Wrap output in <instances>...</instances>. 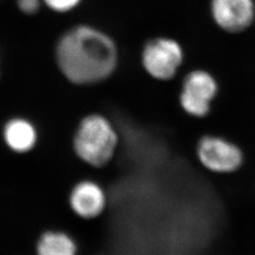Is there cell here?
Segmentation results:
<instances>
[{
  "label": "cell",
  "mask_w": 255,
  "mask_h": 255,
  "mask_svg": "<svg viewBox=\"0 0 255 255\" xmlns=\"http://www.w3.org/2000/svg\"><path fill=\"white\" fill-rule=\"evenodd\" d=\"M57 62L67 80L76 84H94L114 72L118 53L109 37L88 27H75L57 46Z\"/></svg>",
  "instance_id": "1"
},
{
  "label": "cell",
  "mask_w": 255,
  "mask_h": 255,
  "mask_svg": "<svg viewBox=\"0 0 255 255\" xmlns=\"http://www.w3.org/2000/svg\"><path fill=\"white\" fill-rule=\"evenodd\" d=\"M119 138L109 120L100 115L82 119L74 136V149L86 164L101 167L116 153Z\"/></svg>",
  "instance_id": "2"
},
{
  "label": "cell",
  "mask_w": 255,
  "mask_h": 255,
  "mask_svg": "<svg viewBox=\"0 0 255 255\" xmlns=\"http://www.w3.org/2000/svg\"><path fill=\"white\" fill-rule=\"evenodd\" d=\"M216 80L205 71H193L184 79L180 102L182 109L195 118H204L218 93Z\"/></svg>",
  "instance_id": "3"
},
{
  "label": "cell",
  "mask_w": 255,
  "mask_h": 255,
  "mask_svg": "<svg viewBox=\"0 0 255 255\" xmlns=\"http://www.w3.org/2000/svg\"><path fill=\"white\" fill-rule=\"evenodd\" d=\"M197 154L201 164L216 173H232L243 164L241 149L220 137L207 135L201 138Z\"/></svg>",
  "instance_id": "4"
},
{
  "label": "cell",
  "mask_w": 255,
  "mask_h": 255,
  "mask_svg": "<svg viewBox=\"0 0 255 255\" xmlns=\"http://www.w3.org/2000/svg\"><path fill=\"white\" fill-rule=\"evenodd\" d=\"M142 60L146 72L151 77L167 81L173 78L182 64V48L173 40L156 39L144 48Z\"/></svg>",
  "instance_id": "5"
},
{
  "label": "cell",
  "mask_w": 255,
  "mask_h": 255,
  "mask_svg": "<svg viewBox=\"0 0 255 255\" xmlns=\"http://www.w3.org/2000/svg\"><path fill=\"white\" fill-rule=\"evenodd\" d=\"M212 12L223 29L237 32L251 25L255 16L253 0H213Z\"/></svg>",
  "instance_id": "6"
},
{
  "label": "cell",
  "mask_w": 255,
  "mask_h": 255,
  "mask_svg": "<svg viewBox=\"0 0 255 255\" xmlns=\"http://www.w3.org/2000/svg\"><path fill=\"white\" fill-rule=\"evenodd\" d=\"M70 205L74 212L82 219H95L105 209L106 196L97 182H79L70 194Z\"/></svg>",
  "instance_id": "7"
},
{
  "label": "cell",
  "mask_w": 255,
  "mask_h": 255,
  "mask_svg": "<svg viewBox=\"0 0 255 255\" xmlns=\"http://www.w3.org/2000/svg\"><path fill=\"white\" fill-rule=\"evenodd\" d=\"M4 137L7 145L16 152H26L36 143V130L24 119H12L6 125Z\"/></svg>",
  "instance_id": "8"
},
{
  "label": "cell",
  "mask_w": 255,
  "mask_h": 255,
  "mask_svg": "<svg viewBox=\"0 0 255 255\" xmlns=\"http://www.w3.org/2000/svg\"><path fill=\"white\" fill-rule=\"evenodd\" d=\"M38 255H77L73 239L62 232H47L37 244Z\"/></svg>",
  "instance_id": "9"
},
{
  "label": "cell",
  "mask_w": 255,
  "mask_h": 255,
  "mask_svg": "<svg viewBox=\"0 0 255 255\" xmlns=\"http://www.w3.org/2000/svg\"><path fill=\"white\" fill-rule=\"evenodd\" d=\"M50 9L56 11H67L73 9L80 0H44Z\"/></svg>",
  "instance_id": "10"
},
{
  "label": "cell",
  "mask_w": 255,
  "mask_h": 255,
  "mask_svg": "<svg viewBox=\"0 0 255 255\" xmlns=\"http://www.w3.org/2000/svg\"><path fill=\"white\" fill-rule=\"evenodd\" d=\"M21 11L26 14H34L40 8V0H17Z\"/></svg>",
  "instance_id": "11"
}]
</instances>
